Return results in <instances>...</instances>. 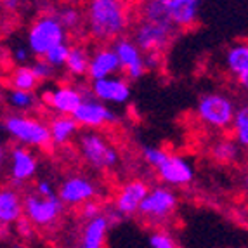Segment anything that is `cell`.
Segmentation results:
<instances>
[{
  "mask_svg": "<svg viewBox=\"0 0 248 248\" xmlns=\"http://www.w3.org/2000/svg\"><path fill=\"white\" fill-rule=\"evenodd\" d=\"M97 195V186L85 175H71L64 179L58 189V196L64 207H82L85 203L94 202Z\"/></svg>",
  "mask_w": 248,
  "mask_h": 248,
  "instance_id": "cell-9",
  "label": "cell"
},
{
  "mask_svg": "<svg viewBox=\"0 0 248 248\" xmlns=\"http://www.w3.org/2000/svg\"><path fill=\"white\" fill-rule=\"evenodd\" d=\"M73 118L80 127L87 128V130H95V128H101L104 125H111L118 122V116L111 108H108L106 104L97 101L95 97L83 101L82 106L73 115Z\"/></svg>",
  "mask_w": 248,
  "mask_h": 248,
  "instance_id": "cell-12",
  "label": "cell"
},
{
  "mask_svg": "<svg viewBox=\"0 0 248 248\" xmlns=\"http://www.w3.org/2000/svg\"><path fill=\"white\" fill-rule=\"evenodd\" d=\"M238 85L241 87V91L248 95V71L245 75H241L240 78H238Z\"/></svg>",
  "mask_w": 248,
  "mask_h": 248,
  "instance_id": "cell-39",
  "label": "cell"
},
{
  "mask_svg": "<svg viewBox=\"0 0 248 248\" xmlns=\"http://www.w3.org/2000/svg\"><path fill=\"white\" fill-rule=\"evenodd\" d=\"M149 247L151 248H177V243L169 232L165 231H155L149 236Z\"/></svg>",
  "mask_w": 248,
  "mask_h": 248,
  "instance_id": "cell-33",
  "label": "cell"
},
{
  "mask_svg": "<svg viewBox=\"0 0 248 248\" xmlns=\"http://www.w3.org/2000/svg\"><path fill=\"white\" fill-rule=\"evenodd\" d=\"M66 38L68 31L50 11L35 17L33 23L30 25L28 35H26V47L37 58H46L54 47L64 44Z\"/></svg>",
  "mask_w": 248,
  "mask_h": 248,
  "instance_id": "cell-3",
  "label": "cell"
},
{
  "mask_svg": "<svg viewBox=\"0 0 248 248\" xmlns=\"http://www.w3.org/2000/svg\"><path fill=\"white\" fill-rule=\"evenodd\" d=\"M128 25L130 13L125 2L92 0L85 7V30L95 42L103 46L124 38Z\"/></svg>",
  "mask_w": 248,
  "mask_h": 248,
  "instance_id": "cell-1",
  "label": "cell"
},
{
  "mask_svg": "<svg viewBox=\"0 0 248 248\" xmlns=\"http://www.w3.org/2000/svg\"><path fill=\"white\" fill-rule=\"evenodd\" d=\"M139 17L151 23H158V25H167L174 26L169 17L165 7V0H148L139 5Z\"/></svg>",
  "mask_w": 248,
  "mask_h": 248,
  "instance_id": "cell-28",
  "label": "cell"
},
{
  "mask_svg": "<svg viewBox=\"0 0 248 248\" xmlns=\"http://www.w3.org/2000/svg\"><path fill=\"white\" fill-rule=\"evenodd\" d=\"M38 161L28 148L23 146H14L9 151V182L11 187L17 189L23 187L30 179H33L37 174Z\"/></svg>",
  "mask_w": 248,
  "mask_h": 248,
  "instance_id": "cell-10",
  "label": "cell"
},
{
  "mask_svg": "<svg viewBox=\"0 0 248 248\" xmlns=\"http://www.w3.org/2000/svg\"><path fill=\"white\" fill-rule=\"evenodd\" d=\"M247 205H248V186H247Z\"/></svg>",
  "mask_w": 248,
  "mask_h": 248,
  "instance_id": "cell-41",
  "label": "cell"
},
{
  "mask_svg": "<svg viewBox=\"0 0 248 248\" xmlns=\"http://www.w3.org/2000/svg\"><path fill=\"white\" fill-rule=\"evenodd\" d=\"M49 127L50 136H52V144L62 146L70 142L75 136H78L80 125L77 124L73 116H54Z\"/></svg>",
  "mask_w": 248,
  "mask_h": 248,
  "instance_id": "cell-23",
  "label": "cell"
},
{
  "mask_svg": "<svg viewBox=\"0 0 248 248\" xmlns=\"http://www.w3.org/2000/svg\"><path fill=\"white\" fill-rule=\"evenodd\" d=\"M238 108L234 101L220 92H205L196 104V115L203 125L215 130L231 128Z\"/></svg>",
  "mask_w": 248,
  "mask_h": 248,
  "instance_id": "cell-5",
  "label": "cell"
},
{
  "mask_svg": "<svg viewBox=\"0 0 248 248\" xmlns=\"http://www.w3.org/2000/svg\"><path fill=\"white\" fill-rule=\"evenodd\" d=\"M179 198L172 187L169 186H155L149 189L148 196L139 208V215L149 222H163L174 215L177 210Z\"/></svg>",
  "mask_w": 248,
  "mask_h": 248,
  "instance_id": "cell-8",
  "label": "cell"
},
{
  "mask_svg": "<svg viewBox=\"0 0 248 248\" xmlns=\"http://www.w3.org/2000/svg\"><path fill=\"white\" fill-rule=\"evenodd\" d=\"M91 87L95 99L104 104H125L130 99V85L125 77L97 80V82L91 83Z\"/></svg>",
  "mask_w": 248,
  "mask_h": 248,
  "instance_id": "cell-17",
  "label": "cell"
},
{
  "mask_svg": "<svg viewBox=\"0 0 248 248\" xmlns=\"http://www.w3.org/2000/svg\"><path fill=\"white\" fill-rule=\"evenodd\" d=\"M14 229H16V234L17 238H19V241H28L33 238V229L35 226L31 222H30L26 217H23V219H19L16 224H14Z\"/></svg>",
  "mask_w": 248,
  "mask_h": 248,
  "instance_id": "cell-35",
  "label": "cell"
},
{
  "mask_svg": "<svg viewBox=\"0 0 248 248\" xmlns=\"http://www.w3.org/2000/svg\"><path fill=\"white\" fill-rule=\"evenodd\" d=\"M25 217V205L23 198L19 196L14 187H4L0 191V224L14 226L19 219Z\"/></svg>",
  "mask_w": 248,
  "mask_h": 248,
  "instance_id": "cell-19",
  "label": "cell"
},
{
  "mask_svg": "<svg viewBox=\"0 0 248 248\" xmlns=\"http://www.w3.org/2000/svg\"><path fill=\"white\" fill-rule=\"evenodd\" d=\"M177 33L179 30L175 26L158 25V23H151V21H146L139 17V21L134 26L132 40L136 42V46L144 54L149 52L163 54L169 49V46L172 44V40H174V37Z\"/></svg>",
  "mask_w": 248,
  "mask_h": 248,
  "instance_id": "cell-7",
  "label": "cell"
},
{
  "mask_svg": "<svg viewBox=\"0 0 248 248\" xmlns=\"http://www.w3.org/2000/svg\"><path fill=\"white\" fill-rule=\"evenodd\" d=\"M77 148L83 161L94 170H111L120 163L116 148L97 130H82L77 136Z\"/></svg>",
  "mask_w": 248,
  "mask_h": 248,
  "instance_id": "cell-4",
  "label": "cell"
},
{
  "mask_svg": "<svg viewBox=\"0 0 248 248\" xmlns=\"http://www.w3.org/2000/svg\"><path fill=\"white\" fill-rule=\"evenodd\" d=\"M103 214H104V208L101 207V203H97L95 200H94V202L85 203V205H82V207H80V217H82L85 222L97 219V217H101Z\"/></svg>",
  "mask_w": 248,
  "mask_h": 248,
  "instance_id": "cell-34",
  "label": "cell"
},
{
  "mask_svg": "<svg viewBox=\"0 0 248 248\" xmlns=\"http://www.w3.org/2000/svg\"><path fill=\"white\" fill-rule=\"evenodd\" d=\"M9 248H28V245H26L25 241H14V243H11Z\"/></svg>",
  "mask_w": 248,
  "mask_h": 248,
  "instance_id": "cell-40",
  "label": "cell"
},
{
  "mask_svg": "<svg viewBox=\"0 0 248 248\" xmlns=\"http://www.w3.org/2000/svg\"><path fill=\"white\" fill-rule=\"evenodd\" d=\"M231 132L232 139L243 149H248V101L241 104V106H238Z\"/></svg>",
  "mask_w": 248,
  "mask_h": 248,
  "instance_id": "cell-29",
  "label": "cell"
},
{
  "mask_svg": "<svg viewBox=\"0 0 248 248\" xmlns=\"http://www.w3.org/2000/svg\"><path fill=\"white\" fill-rule=\"evenodd\" d=\"M25 217L35 228H52L64 212V203L58 195L42 196L37 191H30L23 196Z\"/></svg>",
  "mask_w": 248,
  "mask_h": 248,
  "instance_id": "cell-6",
  "label": "cell"
},
{
  "mask_svg": "<svg viewBox=\"0 0 248 248\" xmlns=\"http://www.w3.org/2000/svg\"><path fill=\"white\" fill-rule=\"evenodd\" d=\"M91 58L92 56L85 47L80 44H73L66 62V71L75 78L85 77V75H89V68H91Z\"/></svg>",
  "mask_w": 248,
  "mask_h": 248,
  "instance_id": "cell-24",
  "label": "cell"
},
{
  "mask_svg": "<svg viewBox=\"0 0 248 248\" xmlns=\"http://www.w3.org/2000/svg\"><path fill=\"white\" fill-rule=\"evenodd\" d=\"M44 103L58 116H73L83 103V95L75 85H58L42 95Z\"/></svg>",
  "mask_w": 248,
  "mask_h": 248,
  "instance_id": "cell-11",
  "label": "cell"
},
{
  "mask_svg": "<svg viewBox=\"0 0 248 248\" xmlns=\"http://www.w3.org/2000/svg\"><path fill=\"white\" fill-rule=\"evenodd\" d=\"M113 49L118 54L120 59L122 71L125 73L127 80H139L141 77H144L146 62H144V52L136 46V42L132 38H120L113 44Z\"/></svg>",
  "mask_w": 248,
  "mask_h": 248,
  "instance_id": "cell-13",
  "label": "cell"
},
{
  "mask_svg": "<svg viewBox=\"0 0 248 248\" xmlns=\"http://www.w3.org/2000/svg\"><path fill=\"white\" fill-rule=\"evenodd\" d=\"M122 70L118 54L115 52L113 46H99L92 52L91 68H89V80L97 82V80L111 78L116 77V73Z\"/></svg>",
  "mask_w": 248,
  "mask_h": 248,
  "instance_id": "cell-16",
  "label": "cell"
},
{
  "mask_svg": "<svg viewBox=\"0 0 248 248\" xmlns=\"http://www.w3.org/2000/svg\"><path fill=\"white\" fill-rule=\"evenodd\" d=\"M11 54H13V59L17 66H26V62L30 61V54H31V50L25 46H16L13 50H11Z\"/></svg>",
  "mask_w": 248,
  "mask_h": 248,
  "instance_id": "cell-36",
  "label": "cell"
},
{
  "mask_svg": "<svg viewBox=\"0 0 248 248\" xmlns=\"http://www.w3.org/2000/svg\"><path fill=\"white\" fill-rule=\"evenodd\" d=\"M241 146L234 139H219L210 146V155L215 161H219L222 165L234 163L241 155Z\"/></svg>",
  "mask_w": 248,
  "mask_h": 248,
  "instance_id": "cell-27",
  "label": "cell"
},
{
  "mask_svg": "<svg viewBox=\"0 0 248 248\" xmlns=\"http://www.w3.org/2000/svg\"><path fill=\"white\" fill-rule=\"evenodd\" d=\"M52 13L68 33H78L85 28V9H80L78 5L64 4L61 7H52Z\"/></svg>",
  "mask_w": 248,
  "mask_h": 248,
  "instance_id": "cell-22",
  "label": "cell"
},
{
  "mask_svg": "<svg viewBox=\"0 0 248 248\" xmlns=\"http://www.w3.org/2000/svg\"><path fill=\"white\" fill-rule=\"evenodd\" d=\"M144 62H146V70L148 71L158 70V68L161 66V62H163V54H160V52L144 54Z\"/></svg>",
  "mask_w": 248,
  "mask_h": 248,
  "instance_id": "cell-37",
  "label": "cell"
},
{
  "mask_svg": "<svg viewBox=\"0 0 248 248\" xmlns=\"http://www.w3.org/2000/svg\"><path fill=\"white\" fill-rule=\"evenodd\" d=\"M111 229V224L106 215H101L97 219L89 220L83 224L82 236H80L78 248H104L108 231Z\"/></svg>",
  "mask_w": 248,
  "mask_h": 248,
  "instance_id": "cell-20",
  "label": "cell"
},
{
  "mask_svg": "<svg viewBox=\"0 0 248 248\" xmlns=\"http://www.w3.org/2000/svg\"><path fill=\"white\" fill-rule=\"evenodd\" d=\"M35 191H37L38 195H42V196H54L56 193H54V187H52V184H50L49 181H38L37 184H35Z\"/></svg>",
  "mask_w": 248,
  "mask_h": 248,
  "instance_id": "cell-38",
  "label": "cell"
},
{
  "mask_svg": "<svg viewBox=\"0 0 248 248\" xmlns=\"http://www.w3.org/2000/svg\"><path fill=\"white\" fill-rule=\"evenodd\" d=\"M7 85L9 89H14V91L33 92L38 85V80L30 66H16L9 71Z\"/></svg>",
  "mask_w": 248,
  "mask_h": 248,
  "instance_id": "cell-26",
  "label": "cell"
},
{
  "mask_svg": "<svg viewBox=\"0 0 248 248\" xmlns=\"http://www.w3.org/2000/svg\"><path fill=\"white\" fill-rule=\"evenodd\" d=\"M165 7L175 28L189 30L198 23L202 2L200 0H165Z\"/></svg>",
  "mask_w": 248,
  "mask_h": 248,
  "instance_id": "cell-18",
  "label": "cell"
},
{
  "mask_svg": "<svg viewBox=\"0 0 248 248\" xmlns=\"http://www.w3.org/2000/svg\"><path fill=\"white\" fill-rule=\"evenodd\" d=\"M142 158L149 167H153L155 170L161 169L165 165L167 160L170 158V155L167 153L163 148H156V146H144L142 148Z\"/></svg>",
  "mask_w": 248,
  "mask_h": 248,
  "instance_id": "cell-30",
  "label": "cell"
},
{
  "mask_svg": "<svg viewBox=\"0 0 248 248\" xmlns=\"http://www.w3.org/2000/svg\"><path fill=\"white\" fill-rule=\"evenodd\" d=\"M4 130L23 148H47L52 144L50 127L37 116L9 113L4 118Z\"/></svg>",
  "mask_w": 248,
  "mask_h": 248,
  "instance_id": "cell-2",
  "label": "cell"
},
{
  "mask_svg": "<svg viewBox=\"0 0 248 248\" xmlns=\"http://www.w3.org/2000/svg\"><path fill=\"white\" fill-rule=\"evenodd\" d=\"M224 66L229 75L240 78L241 75L248 71V42H236L228 47L224 56Z\"/></svg>",
  "mask_w": 248,
  "mask_h": 248,
  "instance_id": "cell-21",
  "label": "cell"
},
{
  "mask_svg": "<svg viewBox=\"0 0 248 248\" xmlns=\"http://www.w3.org/2000/svg\"><path fill=\"white\" fill-rule=\"evenodd\" d=\"M30 68H31V71L35 73L38 82H47V80L56 77V68H54L46 58H37L35 61H31Z\"/></svg>",
  "mask_w": 248,
  "mask_h": 248,
  "instance_id": "cell-32",
  "label": "cell"
},
{
  "mask_svg": "<svg viewBox=\"0 0 248 248\" xmlns=\"http://www.w3.org/2000/svg\"><path fill=\"white\" fill-rule=\"evenodd\" d=\"M70 50H71V46L68 44V42H64V44H61V46L54 47V49L46 56V59L56 68V70H59V68H66L68 58H70Z\"/></svg>",
  "mask_w": 248,
  "mask_h": 248,
  "instance_id": "cell-31",
  "label": "cell"
},
{
  "mask_svg": "<svg viewBox=\"0 0 248 248\" xmlns=\"http://www.w3.org/2000/svg\"><path fill=\"white\" fill-rule=\"evenodd\" d=\"M5 103L14 113H19V115H28V111H33L38 106V99L35 92L14 91V89H7Z\"/></svg>",
  "mask_w": 248,
  "mask_h": 248,
  "instance_id": "cell-25",
  "label": "cell"
},
{
  "mask_svg": "<svg viewBox=\"0 0 248 248\" xmlns=\"http://www.w3.org/2000/svg\"><path fill=\"white\" fill-rule=\"evenodd\" d=\"M151 187L146 184L141 179H132V181L125 182L124 186L118 189L113 202V207L116 208V212H120L124 217H130L134 214H139L142 202L148 196Z\"/></svg>",
  "mask_w": 248,
  "mask_h": 248,
  "instance_id": "cell-14",
  "label": "cell"
},
{
  "mask_svg": "<svg viewBox=\"0 0 248 248\" xmlns=\"http://www.w3.org/2000/svg\"><path fill=\"white\" fill-rule=\"evenodd\" d=\"M158 177L163 182V186L169 187H182L187 186L195 179V169L184 156L170 155L167 163L156 170Z\"/></svg>",
  "mask_w": 248,
  "mask_h": 248,
  "instance_id": "cell-15",
  "label": "cell"
}]
</instances>
